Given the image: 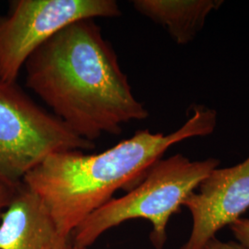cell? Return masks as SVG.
Listing matches in <instances>:
<instances>
[{"label": "cell", "mask_w": 249, "mask_h": 249, "mask_svg": "<svg viewBox=\"0 0 249 249\" xmlns=\"http://www.w3.org/2000/svg\"><path fill=\"white\" fill-rule=\"evenodd\" d=\"M26 85L64 124L94 142L149 116L135 98L112 45L94 19L70 24L24 64Z\"/></svg>", "instance_id": "obj_1"}, {"label": "cell", "mask_w": 249, "mask_h": 249, "mask_svg": "<svg viewBox=\"0 0 249 249\" xmlns=\"http://www.w3.org/2000/svg\"><path fill=\"white\" fill-rule=\"evenodd\" d=\"M193 111L184 125L173 133L139 130L96 154L83 151L54 153L29 172L22 184L45 204L55 227L56 245L68 243L80 223L112 199L118 189L143 180L170 147L213 133L216 112L200 106L193 107Z\"/></svg>", "instance_id": "obj_2"}, {"label": "cell", "mask_w": 249, "mask_h": 249, "mask_svg": "<svg viewBox=\"0 0 249 249\" xmlns=\"http://www.w3.org/2000/svg\"><path fill=\"white\" fill-rule=\"evenodd\" d=\"M219 164L214 158L192 161L182 154L160 159L126 195L113 197L89 214L72 232V246L87 249L107 230L128 220L145 219L152 224L153 246L162 249L171 216Z\"/></svg>", "instance_id": "obj_3"}, {"label": "cell", "mask_w": 249, "mask_h": 249, "mask_svg": "<svg viewBox=\"0 0 249 249\" xmlns=\"http://www.w3.org/2000/svg\"><path fill=\"white\" fill-rule=\"evenodd\" d=\"M94 148V142L39 107L16 82L0 78L1 185L19 187L29 172L54 153Z\"/></svg>", "instance_id": "obj_4"}, {"label": "cell", "mask_w": 249, "mask_h": 249, "mask_svg": "<svg viewBox=\"0 0 249 249\" xmlns=\"http://www.w3.org/2000/svg\"><path fill=\"white\" fill-rule=\"evenodd\" d=\"M115 0H16L0 18V78L16 82L30 55L70 24L82 19L116 18Z\"/></svg>", "instance_id": "obj_5"}, {"label": "cell", "mask_w": 249, "mask_h": 249, "mask_svg": "<svg viewBox=\"0 0 249 249\" xmlns=\"http://www.w3.org/2000/svg\"><path fill=\"white\" fill-rule=\"evenodd\" d=\"M184 201L192 215L190 237L180 249H204L216 232L249 208V157L237 165L216 168Z\"/></svg>", "instance_id": "obj_6"}, {"label": "cell", "mask_w": 249, "mask_h": 249, "mask_svg": "<svg viewBox=\"0 0 249 249\" xmlns=\"http://www.w3.org/2000/svg\"><path fill=\"white\" fill-rule=\"evenodd\" d=\"M56 242L45 204L21 184L0 216V249H53Z\"/></svg>", "instance_id": "obj_7"}, {"label": "cell", "mask_w": 249, "mask_h": 249, "mask_svg": "<svg viewBox=\"0 0 249 249\" xmlns=\"http://www.w3.org/2000/svg\"><path fill=\"white\" fill-rule=\"evenodd\" d=\"M214 0H135V9L164 27L173 39L185 45L191 42L204 26L207 16L221 7Z\"/></svg>", "instance_id": "obj_8"}, {"label": "cell", "mask_w": 249, "mask_h": 249, "mask_svg": "<svg viewBox=\"0 0 249 249\" xmlns=\"http://www.w3.org/2000/svg\"><path fill=\"white\" fill-rule=\"evenodd\" d=\"M230 228L235 238L239 241L241 245L249 249V220L239 218L230 224Z\"/></svg>", "instance_id": "obj_9"}, {"label": "cell", "mask_w": 249, "mask_h": 249, "mask_svg": "<svg viewBox=\"0 0 249 249\" xmlns=\"http://www.w3.org/2000/svg\"><path fill=\"white\" fill-rule=\"evenodd\" d=\"M204 249H248L245 247H243L240 244H237L235 242H223L219 240L216 236L213 237L211 240L209 241Z\"/></svg>", "instance_id": "obj_10"}, {"label": "cell", "mask_w": 249, "mask_h": 249, "mask_svg": "<svg viewBox=\"0 0 249 249\" xmlns=\"http://www.w3.org/2000/svg\"><path fill=\"white\" fill-rule=\"evenodd\" d=\"M18 187H7L0 184V216L5 209L9 206Z\"/></svg>", "instance_id": "obj_11"}, {"label": "cell", "mask_w": 249, "mask_h": 249, "mask_svg": "<svg viewBox=\"0 0 249 249\" xmlns=\"http://www.w3.org/2000/svg\"><path fill=\"white\" fill-rule=\"evenodd\" d=\"M53 249H76L75 247H73L72 246L71 243V241H69L68 243H66V244H63V245H56L55 244V246L53 247Z\"/></svg>", "instance_id": "obj_12"}]
</instances>
